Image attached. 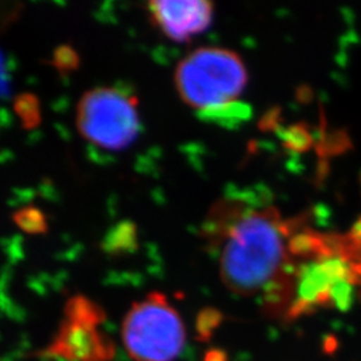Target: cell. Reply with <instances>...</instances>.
<instances>
[{
	"instance_id": "7a4b0ae2",
	"label": "cell",
	"mask_w": 361,
	"mask_h": 361,
	"mask_svg": "<svg viewBox=\"0 0 361 361\" xmlns=\"http://www.w3.org/2000/svg\"><path fill=\"white\" fill-rule=\"evenodd\" d=\"M293 229L276 207L250 195L219 204L207 232L226 288L240 296L265 295L284 268Z\"/></svg>"
},
{
	"instance_id": "5b68a950",
	"label": "cell",
	"mask_w": 361,
	"mask_h": 361,
	"mask_svg": "<svg viewBox=\"0 0 361 361\" xmlns=\"http://www.w3.org/2000/svg\"><path fill=\"white\" fill-rule=\"evenodd\" d=\"M77 126L91 145L107 152L125 150L141 130L137 99L116 87H95L78 104Z\"/></svg>"
},
{
	"instance_id": "277c9868",
	"label": "cell",
	"mask_w": 361,
	"mask_h": 361,
	"mask_svg": "<svg viewBox=\"0 0 361 361\" xmlns=\"http://www.w3.org/2000/svg\"><path fill=\"white\" fill-rule=\"evenodd\" d=\"M122 340L135 361H176L186 344L180 313L162 293L133 304L122 325Z\"/></svg>"
},
{
	"instance_id": "8992f818",
	"label": "cell",
	"mask_w": 361,
	"mask_h": 361,
	"mask_svg": "<svg viewBox=\"0 0 361 361\" xmlns=\"http://www.w3.org/2000/svg\"><path fill=\"white\" fill-rule=\"evenodd\" d=\"M47 355L62 361H111L114 345L104 334L99 307L85 297L71 298Z\"/></svg>"
},
{
	"instance_id": "3957f363",
	"label": "cell",
	"mask_w": 361,
	"mask_h": 361,
	"mask_svg": "<svg viewBox=\"0 0 361 361\" xmlns=\"http://www.w3.org/2000/svg\"><path fill=\"white\" fill-rule=\"evenodd\" d=\"M247 70L237 52L201 47L180 61L174 83L180 99L207 119L240 116L238 98L247 85Z\"/></svg>"
},
{
	"instance_id": "6da1fadb",
	"label": "cell",
	"mask_w": 361,
	"mask_h": 361,
	"mask_svg": "<svg viewBox=\"0 0 361 361\" xmlns=\"http://www.w3.org/2000/svg\"><path fill=\"white\" fill-rule=\"evenodd\" d=\"M361 290V224L347 234L295 225L284 268L264 295L271 316L296 320L320 310H348Z\"/></svg>"
},
{
	"instance_id": "ba28073f",
	"label": "cell",
	"mask_w": 361,
	"mask_h": 361,
	"mask_svg": "<svg viewBox=\"0 0 361 361\" xmlns=\"http://www.w3.org/2000/svg\"><path fill=\"white\" fill-rule=\"evenodd\" d=\"M16 221L27 232H39L44 225L43 216L37 210H25L22 214L16 216Z\"/></svg>"
},
{
	"instance_id": "52a82bcc",
	"label": "cell",
	"mask_w": 361,
	"mask_h": 361,
	"mask_svg": "<svg viewBox=\"0 0 361 361\" xmlns=\"http://www.w3.org/2000/svg\"><path fill=\"white\" fill-rule=\"evenodd\" d=\"M149 13L166 38L183 43L207 31L214 10L201 0H157L149 3Z\"/></svg>"
}]
</instances>
